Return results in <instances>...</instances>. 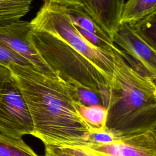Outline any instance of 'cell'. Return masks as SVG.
Here are the masks:
<instances>
[{
  "instance_id": "1",
  "label": "cell",
  "mask_w": 156,
  "mask_h": 156,
  "mask_svg": "<svg viewBox=\"0 0 156 156\" xmlns=\"http://www.w3.org/2000/svg\"><path fill=\"white\" fill-rule=\"evenodd\" d=\"M29 110L32 135L45 145L71 146L86 141L91 130L80 115L78 102L67 83L33 65L8 67Z\"/></svg>"
},
{
  "instance_id": "2",
  "label": "cell",
  "mask_w": 156,
  "mask_h": 156,
  "mask_svg": "<svg viewBox=\"0 0 156 156\" xmlns=\"http://www.w3.org/2000/svg\"><path fill=\"white\" fill-rule=\"evenodd\" d=\"M114 50V87L105 126L118 137L156 130L155 81L141 75Z\"/></svg>"
},
{
  "instance_id": "3",
  "label": "cell",
  "mask_w": 156,
  "mask_h": 156,
  "mask_svg": "<svg viewBox=\"0 0 156 156\" xmlns=\"http://www.w3.org/2000/svg\"><path fill=\"white\" fill-rule=\"evenodd\" d=\"M28 38L41 58L64 81H73L98 92L112 86L102 73L83 55L65 42L32 29Z\"/></svg>"
},
{
  "instance_id": "4",
  "label": "cell",
  "mask_w": 156,
  "mask_h": 156,
  "mask_svg": "<svg viewBox=\"0 0 156 156\" xmlns=\"http://www.w3.org/2000/svg\"><path fill=\"white\" fill-rule=\"evenodd\" d=\"M65 7L51 1H44L30 22L32 29L49 34L65 42L93 64L109 81L113 88L114 54L98 49L87 41L71 21Z\"/></svg>"
},
{
  "instance_id": "5",
  "label": "cell",
  "mask_w": 156,
  "mask_h": 156,
  "mask_svg": "<svg viewBox=\"0 0 156 156\" xmlns=\"http://www.w3.org/2000/svg\"><path fill=\"white\" fill-rule=\"evenodd\" d=\"M34 124L24 98L11 76L0 93V132L15 138L32 135Z\"/></svg>"
},
{
  "instance_id": "6",
  "label": "cell",
  "mask_w": 156,
  "mask_h": 156,
  "mask_svg": "<svg viewBox=\"0 0 156 156\" xmlns=\"http://www.w3.org/2000/svg\"><path fill=\"white\" fill-rule=\"evenodd\" d=\"M126 62L141 75L156 80V49L140 38L127 23H121L112 38Z\"/></svg>"
},
{
  "instance_id": "7",
  "label": "cell",
  "mask_w": 156,
  "mask_h": 156,
  "mask_svg": "<svg viewBox=\"0 0 156 156\" xmlns=\"http://www.w3.org/2000/svg\"><path fill=\"white\" fill-rule=\"evenodd\" d=\"M81 144L103 156H156V130L119 136L105 144Z\"/></svg>"
},
{
  "instance_id": "8",
  "label": "cell",
  "mask_w": 156,
  "mask_h": 156,
  "mask_svg": "<svg viewBox=\"0 0 156 156\" xmlns=\"http://www.w3.org/2000/svg\"><path fill=\"white\" fill-rule=\"evenodd\" d=\"M30 23L18 20L0 26V41L24 57L34 66L50 75H55L41 58L28 38Z\"/></svg>"
},
{
  "instance_id": "9",
  "label": "cell",
  "mask_w": 156,
  "mask_h": 156,
  "mask_svg": "<svg viewBox=\"0 0 156 156\" xmlns=\"http://www.w3.org/2000/svg\"><path fill=\"white\" fill-rule=\"evenodd\" d=\"M82 9L112 39L119 26L125 0H79Z\"/></svg>"
},
{
  "instance_id": "10",
  "label": "cell",
  "mask_w": 156,
  "mask_h": 156,
  "mask_svg": "<svg viewBox=\"0 0 156 156\" xmlns=\"http://www.w3.org/2000/svg\"><path fill=\"white\" fill-rule=\"evenodd\" d=\"M155 11L156 0H127L122 7L120 23H133Z\"/></svg>"
},
{
  "instance_id": "11",
  "label": "cell",
  "mask_w": 156,
  "mask_h": 156,
  "mask_svg": "<svg viewBox=\"0 0 156 156\" xmlns=\"http://www.w3.org/2000/svg\"><path fill=\"white\" fill-rule=\"evenodd\" d=\"M32 0H0V26L20 20L30 9Z\"/></svg>"
},
{
  "instance_id": "12",
  "label": "cell",
  "mask_w": 156,
  "mask_h": 156,
  "mask_svg": "<svg viewBox=\"0 0 156 156\" xmlns=\"http://www.w3.org/2000/svg\"><path fill=\"white\" fill-rule=\"evenodd\" d=\"M65 9L76 27L84 29L102 39L112 41L109 36L81 7L65 5Z\"/></svg>"
},
{
  "instance_id": "13",
  "label": "cell",
  "mask_w": 156,
  "mask_h": 156,
  "mask_svg": "<svg viewBox=\"0 0 156 156\" xmlns=\"http://www.w3.org/2000/svg\"><path fill=\"white\" fill-rule=\"evenodd\" d=\"M0 156H39L22 138H15L0 132Z\"/></svg>"
},
{
  "instance_id": "14",
  "label": "cell",
  "mask_w": 156,
  "mask_h": 156,
  "mask_svg": "<svg viewBox=\"0 0 156 156\" xmlns=\"http://www.w3.org/2000/svg\"><path fill=\"white\" fill-rule=\"evenodd\" d=\"M128 24L140 38L156 49V11Z\"/></svg>"
},
{
  "instance_id": "15",
  "label": "cell",
  "mask_w": 156,
  "mask_h": 156,
  "mask_svg": "<svg viewBox=\"0 0 156 156\" xmlns=\"http://www.w3.org/2000/svg\"><path fill=\"white\" fill-rule=\"evenodd\" d=\"M77 108L91 129H101L105 126L107 110L101 105L86 106L77 102Z\"/></svg>"
},
{
  "instance_id": "16",
  "label": "cell",
  "mask_w": 156,
  "mask_h": 156,
  "mask_svg": "<svg viewBox=\"0 0 156 156\" xmlns=\"http://www.w3.org/2000/svg\"><path fill=\"white\" fill-rule=\"evenodd\" d=\"M45 156H103L83 144L71 146L45 145Z\"/></svg>"
},
{
  "instance_id": "17",
  "label": "cell",
  "mask_w": 156,
  "mask_h": 156,
  "mask_svg": "<svg viewBox=\"0 0 156 156\" xmlns=\"http://www.w3.org/2000/svg\"><path fill=\"white\" fill-rule=\"evenodd\" d=\"M65 82L73 91L76 101L80 104L86 106L102 105L98 92L73 81Z\"/></svg>"
},
{
  "instance_id": "18",
  "label": "cell",
  "mask_w": 156,
  "mask_h": 156,
  "mask_svg": "<svg viewBox=\"0 0 156 156\" xmlns=\"http://www.w3.org/2000/svg\"><path fill=\"white\" fill-rule=\"evenodd\" d=\"M13 64L32 65L24 57L0 41V65L8 68L9 66Z\"/></svg>"
},
{
  "instance_id": "19",
  "label": "cell",
  "mask_w": 156,
  "mask_h": 156,
  "mask_svg": "<svg viewBox=\"0 0 156 156\" xmlns=\"http://www.w3.org/2000/svg\"><path fill=\"white\" fill-rule=\"evenodd\" d=\"M118 138V136L105 126L101 129H91L85 143L91 144H105L115 141Z\"/></svg>"
},
{
  "instance_id": "20",
  "label": "cell",
  "mask_w": 156,
  "mask_h": 156,
  "mask_svg": "<svg viewBox=\"0 0 156 156\" xmlns=\"http://www.w3.org/2000/svg\"><path fill=\"white\" fill-rule=\"evenodd\" d=\"M44 1H51L60 5L66 6H74L82 8V4L79 0H44Z\"/></svg>"
},
{
  "instance_id": "21",
  "label": "cell",
  "mask_w": 156,
  "mask_h": 156,
  "mask_svg": "<svg viewBox=\"0 0 156 156\" xmlns=\"http://www.w3.org/2000/svg\"><path fill=\"white\" fill-rule=\"evenodd\" d=\"M10 76V71L7 68L0 65V93L5 81Z\"/></svg>"
}]
</instances>
